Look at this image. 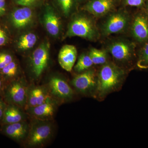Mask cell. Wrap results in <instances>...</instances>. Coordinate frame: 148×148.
Segmentation results:
<instances>
[{"label": "cell", "mask_w": 148, "mask_h": 148, "mask_svg": "<svg viewBox=\"0 0 148 148\" xmlns=\"http://www.w3.org/2000/svg\"><path fill=\"white\" fill-rule=\"evenodd\" d=\"M93 65L89 54L84 53L79 58L77 64L74 66V70L77 73H80L90 69Z\"/></svg>", "instance_id": "44dd1931"}, {"label": "cell", "mask_w": 148, "mask_h": 148, "mask_svg": "<svg viewBox=\"0 0 148 148\" xmlns=\"http://www.w3.org/2000/svg\"><path fill=\"white\" fill-rule=\"evenodd\" d=\"M8 41V37L5 32L0 28V46L4 45Z\"/></svg>", "instance_id": "f1b7e54d"}, {"label": "cell", "mask_w": 148, "mask_h": 148, "mask_svg": "<svg viewBox=\"0 0 148 148\" xmlns=\"http://www.w3.org/2000/svg\"><path fill=\"white\" fill-rule=\"evenodd\" d=\"M5 86V83L3 77L0 73V95L2 96V95Z\"/></svg>", "instance_id": "4dcf8cb0"}, {"label": "cell", "mask_w": 148, "mask_h": 148, "mask_svg": "<svg viewBox=\"0 0 148 148\" xmlns=\"http://www.w3.org/2000/svg\"><path fill=\"white\" fill-rule=\"evenodd\" d=\"M18 64L14 60L0 71L5 85L8 83L18 78Z\"/></svg>", "instance_id": "d6986e66"}, {"label": "cell", "mask_w": 148, "mask_h": 148, "mask_svg": "<svg viewBox=\"0 0 148 148\" xmlns=\"http://www.w3.org/2000/svg\"><path fill=\"white\" fill-rule=\"evenodd\" d=\"M64 15L68 16L73 7L75 0H56Z\"/></svg>", "instance_id": "cb8c5ba5"}, {"label": "cell", "mask_w": 148, "mask_h": 148, "mask_svg": "<svg viewBox=\"0 0 148 148\" xmlns=\"http://www.w3.org/2000/svg\"><path fill=\"white\" fill-rule=\"evenodd\" d=\"M145 10L146 12L148 14V0L146 1L145 4V6L144 7Z\"/></svg>", "instance_id": "1f68e13d"}, {"label": "cell", "mask_w": 148, "mask_h": 148, "mask_svg": "<svg viewBox=\"0 0 148 148\" xmlns=\"http://www.w3.org/2000/svg\"><path fill=\"white\" fill-rule=\"evenodd\" d=\"M72 84L80 93L94 97L97 88V73L93 69H88L75 77Z\"/></svg>", "instance_id": "8992f818"}, {"label": "cell", "mask_w": 148, "mask_h": 148, "mask_svg": "<svg viewBox=\"0 0 148 148\" xmlns=\"http://www.w3.org/2000/svg\"><path fill=\"white\" fill-rule=\"evenodd\" d=\"M58 101L50 97L42 104L27 108L25 110L32 119L41 120H51L57 109Z\"/></svg>", "instance_id": "8fae6325"}, {"label": "cell", "mask_w": 148, "mask_h": 148, "mask_svg": "<svg viewBox=\"0 0 148 148\" xmlns=\"http://www.w3.org/2000/svg\"><path fill=\"white\" fill-rule=\"evenodd\" d=\"M7 105V103H6L2 96L0 95V124L1 125Z\"/></svg>", "instance_id": "83f0119b"}, {"label": "cell", "mask_w": 148, "mask_h": 148, "mask_svg": "<svg viewBox=\"0 0 148 148\" xmlns=\"http://www.w3.org/2000/svg\"><path fill=\"white\" fill-rule=\"evenodd\" d=\"M77 2H81L85 0H75Z\"/></svg>", "instance_id": "d6a6232c"}, {"label": "cell", "mask_w": 148, "mask_h": 148, "mask_svg": "<svg viewBox=\"0 0 148 148\" xmlns=\"http://www.w3.org/2000/svg\"><path fill=\"white\" fill-rule=\"evenodd\" d=\"M133 17L130 31L136 42L143 45L148 41V14L144 8Z\"/></svg>", "instance_id": "30bf717a"}, {"label": "cell", "mask_w": 148, "mask_h": 148, "mask_svg": "<svg viewBox=\"0 0 148 148\" xmlns=\"http://www.w3.org/2000/svg\"><path fill=\"white\" fill-rule=\"evenodd\" d=\"M135 45L127 40H118L111 42L108 50L114 59L122 63H129L136 57Z\"/></svg>", "instance_id": "5b68a950"}, {"label": "cell", "mask_w": 148, "mask_h": 148, "mask_svg": "<svg viewBox=\"0 0 148 148\" xmlns=\"http://www.w3.org/2000/svg\"><path fill=\"white\" fill-rule=\"evenodd\" d=\"M77 36L89 40L98 37L97 28L90 18L84 16L75 17L70 23L65 37Z\"/></svg>", "instance_id": "277c9868"}, {"label": "cell", "mask_w": 148, "mask_h": 148, "mask_svg": "<svg viewBox=\"0 0 148 148\" xmlns=\"http://www.w3.org/2000/svg\"><path fill=\"white\" fill-rule=\"evenodd\" d=\"M53 130L51 120L32 119L28 136L24 143L28 147H42L51 140Z\"/></svg>", "instance_id": "7a4b0ae2"}, {"label": "cell", "mask_w": 148, "mask_h": 148, "mask_svg": "<svg viewBox=\"0 0 148 148\" xmlns=\"http://www.w3.org/2000/svg\"><path fill=\"white\" fill-rule=\"evenodd\" d=\"M119 0H88L84 8L95 16H102L113 10Z\"/></svg>", "instance_id": "4fadbf2b"}, {"label": "cell", "mask_w": 148, "mask_h": 148, "mask_svg": "<svg viewBox=\"0 0 148 148\" xmlns=\"http://www.w3.org/2000/svg\"><path fill=\"white\" fill-rule=\"evenodd\" d=\"M5 12V1H0V16L3 15Z\"/></svg>", "instance_id": "f546056e"}, {"label": "cell", "mask_w": 148, "mask_h": 148, "mask_svg": "<svg viewBox=\"0 0 148 148\" xmlns=\"http://www.w3.org/2000/svg\"><path fill=\"white\" fill-rule=\"evenodd\" d=\"M77 51L75 47L66 45L59 51L58 55V63L62 69L67 72H71L77 60Z\"/></svg>", "instance_id": "9a60e30c"}, {"label": "cell", "mask_w": 148, "mask_h": 148, "mask_svg": "<svg viewBox=\"0 0 148 148\" xmlns=\"http://www.w3.org/2000/svg\"><path fill=\"white\" fill-rule=\"evenodd\" d=\"M16 4L23 7H30L35 5L39 0H14Z\"/></svg>", "instance_id": "4316f807"}, {"label": "cell", "mask_w": 148, "mask_h": 148, "mask_svg": "<svg viewBox=\"0 0 148 148\" xmlns=\"http://www.w3.org/2000/svg\"><path fill=\"white\" fill-rule=\"evenodd\" d=\"M37 41V37L34 34L28 33L20 37L17 42V47L20 50H28L34 47Z\"/></svg>", "instance_id": "ffe728a7"}, {"label": "cell", "mask_w": 148, "mask_h": 148, "mask_svg": "<svg viewBox=\"0 0 148 148\" xmlns=\"http://www.w3.org/2000/svg\"><path fill=\"white\" fill-rule=\"evenodd\" d=\"M90 58L95 65H103L108 60V56L105 51L92 48L89 53Z\"/></svg>", "instance_id": "603a6c76"}, {"label": "cell", "mask_w": 148, "mask_h": 148, "mask_svg": "<svg viewBox=\"0 0 148 148\" xmlns=\"http://www.w3.org/2000/svg\"><path fill=\"white\" fill-rule=\"evenodd\" d=\"M125 72L112 62L103 64L97 73V86L94 97L102 100L118 90L125 79Z\"/></svg>", "instance_id": "6da1fadb"}, {"label": "cell", "mask_w": 148, "mask_h": 148, "mask_svg": "<svg viewBox=\"0 0 148 148\" xmlns=\"http://www.w3.org/2000/svg\"><path fill=\"white\" fill-rule=\"evenodd\" d=\"M5 0H0V1H5Z\"/></svg>", "instance_id": "836d02e7"}, {"label": "cell", "mask_w": 148, "mask_h": 148, "mask_svg": "<svg viewBox=\"0 0 148 148\" xmlns=\"http://www.w3.org/2000/svg\"><path fill=\"white\" fill-rule=\"evenodd\" d=\"M30 123L24 121L1 125L0 130L3 135L18 143H24L29 133Z\"/></svg>", "instance_id": "7c38bea8"}, {"label": "cell", "mask_w": 148, "mask_h": 148, "mask_svg": "<svg viewBox=\"0 0 148 148\" xmlns=\"http://www.w3.org/2000/svg\"><path fill=\"white\" fill-rule=\"evenodd\" d=\"M28 86L24 79L18 77L5 85L2 96L7 104H14L25 110Z\"/></svg>", "instance_id": "3957f363"}, {"label": "cell", "mask_w": 148, "mask_h": 148, "mask_svg": "<svg viewBox=\"0 0 148 148\" xmlns=\"http://www.w3.org/2000/svg\"><path fill=\"white\" fill-rule=\"evenodd\" d=\"M125 5L136 7L142 8L144 7L147 0H122Z\"/></svg>", "instance_id": "484cf974"}, {"label": "cell", "mask_w": 148, "mask_h": 148, "mask_svg": "<svg viewBox=\"0 0 148 148\" xmlns=\"http://www.w3.org/2000/svg\"><path fill=\"white\" fill-rule=\"evenodd\" d=\"M51 96L55 100L66 102L71 100L74 91L66 80L61 77L53 76L51 77L46 85Z\"/></svg>", "instance_id": "52a82bcc"}, {"label": "cell", "mask_w": 148, "mask_h": 148, "mask_svg": "<svg viewBox=\"0 0 148 148\" xmlns=\"http://www.w3.org/2000/svg\"><path fill=\"white\" fill-rule=\"evenodd\" d=\"M50 97L51 96L46 85H29L27 89L26 109L40 105Z\"/></svg>", "instance_id": "5bb4252c"}, {"label": "cell", "mask_w": 148, "mask_h": 148, "mask_svg": "<svg viewBox=\"0 0 148 148\" xmlns=\"http://www.w3.org/2000/svg\"><path fill=\"white\" fill-rule=\"evenodd\" d=\"M14 60L10 53L5 52H0V71Z\"/></svg>", "instance_id": "d4e9b609"}, {"label": "cell", "mask_w": 148, "mask_h": 148, "mask_svg": "<svg viewBox=\"0 0 148 148\" xmlns=\"http://www.w3.org/2000/svg\"><path fill=\"white\" fill-rule=\"evenodd\" d=\"M136 65L139 69H148V41L142 45L137 57Z\"/></svg>", "instance_id": "7402d4cb"}, {"label": "cell", "mask_w": 148, "mask_h": 148, "mask_svg": "<svg viewBox=\"0 0 148 148\" xmlns=\"http://www.w3.org/2000/svg\"><path fill=\"white\" fill-rule=\"evenodd\" d=\"M129 14L125 11L116 12L106 19L102 27V33L104 36L121 33L130 24Z\"/></svg>", "instance_id": "ba28073f"}, {"label": "cell", "mask_w": 148, "mask_h": 148, "mask_svg": "<svg viewBox=\"0 0 148 148\" xmlns=\"http://www.w3.org/2000/svg\"><path fill=\"white\" fill-rule=\"evenodd\" d=\"M43 20L48 33L53 36H58L61 30V22L53 9L48 5L46 7Z\"/></svg>", "instance_id": "e0dca14e"}, {"label": "cell", "mask_w": 148, "mask_h": 148, "mask_svg": "<svg viewBox=\"0 0 148 148\" xmlns=\"http://www.w3.org/2000/svg\"><path fill=\"white\" fill-rule=\"evenodd\" d=\"M33 12L29 7H23L15 10L11 14V21L14 27L21 29L27 27L32 22Z\"/></svg>", "instance_id": "ac0fdd59"}, {"label": "cell", "mask_w": 148, "mask_h": 148, "mask_svg": "<svg viewBox=\"0 0 148 148\" xmlns=\"http://www.w3.org/2000/svg\"><path fill=\"white\" fill-rule=\"evenodd\" d=\"M49 43L44 42L35 49L32 54L31 66L35 79L39 78L47 67L49 59Z\"/></svg>", "instance_id": "9c48e42d"}, {"label": "cell", "mask_w": 148, "mask_h": 148, "mask_svg": "<svg viewBox=\"0 0 148 148\" xmlns=\"http://www.w3.org/2000/svg\"><path fill=\"white\" fill-rule=\"evenodd\" d=\"M29 115L19 106L7 104L1 125L10 124L27 121Z\"/></svg>", "instance_id": "2e32d148"}]
</instances>
